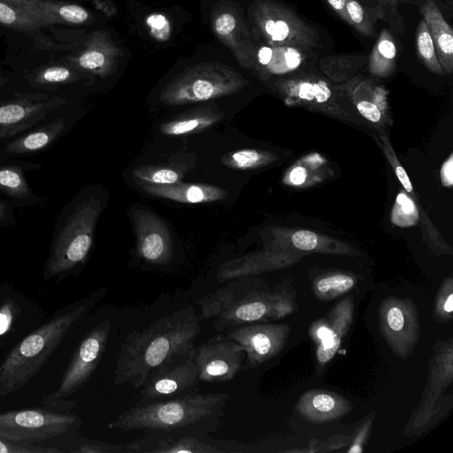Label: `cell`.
<instances>
[{
  "label": "cell",
  "instance_id": "6da1fadb",
  "mask_svg": "<svg viewBox=\"0 0 453 453\" xmlns=\"http://www.w3.org/2000/svg\"><path fill=\"white\" fill-rule=\"evenodd\" d=\"M199 318L185 307L130 333L122 342L113 372L114 385L139 389L153 372L175 356L195 348L201 332Z\"/></svg>",
  "mask_w": 453,
  "mask_h": 453
},
{
  "label": "cell",
  "instance_id": "7a4b0ae2",
  "mask_svg": "<svg viewBox=\"0 0 453 453\" xmlns=\"http://www.w3.org/2000/svg\"><path fill=\"white\" fill-rule=\"evenodd\" d=\"M107 291V288H100L56 310L39 327L0 356V397L18 391L35 378Z\"/></svg>",
  "mask_w": 453,
  "mask_h": 453
},
{
  "label": "cell",
  "instance_id": "3957f363",
  "mask_svg": "<svg viewBox=\"0 0 453 453\" xmlns=\"http://www.w3.org/2000/svg\"><path fill=\"white\" fill-rule=\"evenodd\" d=\"M229 395L192 392L177 397L136 403L108 424L113 430L206 434L218 427Z\"/></svg>",
  "mask_w": 453,
  "mask_h": 453
},
{
  "label": "cell",
  "instance_id": "277c9868",
  "mask_svg": "<svg viewBox=\"0 0 453 453\" xmlns=\"http://www.w3.org/2000/svg\"><path fill=\"white\" fill-rule=\"evenodd\" d=\"M103 199L88 189L76 194L59 211L42 269L46 280L78 274L90 255Z\"/></svg>",
  "mask_w": 453,
  "mask_h": 453
},
{
  "label": "cell",
  "instance_id": "5b68a950",
  "mask_svg": "<svg viewBox=\"0 0 453 453\" xmlns=\"http://www.w3.org/2000/svg\"><path fill=\"white\" fill-rule=\"evenodd\" d=\"M198 304L201 317L211 320L214 328L223 333L234 326L289 315L296 307V293L290 287H250L245 278L241 277L208 293Z\"/></svg>",
  "mask_w": 453,
  "mask_h": 453
},
{
  "label": "cell",
  "instance_id": "8992f818",
  "mask_svg": "<svg viewBox=\"0 0 453 453\" xmlns=\"http://www.w3.org/2000/svg\"><path fill=\"white\" fill-rule=\"evenodd\" d=\"M248 83L240 73L227 65L199 63L186 68L167 83L159 100L166 105L204 102L233 95Z\"/></svg>",
  "mask_w": 453,
  "mask_h": 453
},
{
  "label": "cell",
  "instance_id": "52a82bcc",
  "mask_svg": "<svg viewBox=\"0 0 453 453\" xmlns=\"http://www.w3.org/2000/svg\"><path fill=\"white\" fill-rule=\"evenodd\" d=\"M249 15L254 37L265 44L311 51L320 46L319 30L288 6L274 0H254Z\"/></svg>",
  "mask_w": 453,
  "mask_h": 453
},
{
  "label": "cell",
  "instance_id": "ba28073f",
  "mask_svg": "<svg viewBox=\"0 0 453 453\" xmlns=\"http://www.w3.org/2000/svg\"><path fill=\"white\" fill-rule=\"evenodd\" d=\"M111 330L105 319L93 326L76 346L56 390L43 396L42 406L59 411H71L76 405L73 396L91 377L104 352Z\"/></svg>",
  "mask_w": 453,
  "mask_h": 453
},
{
  "label": "cell",
  "instance_id": "9c48e42d",
  "mask_svg": "<svg viewBox=\"0 0 453 453\" xmlns=\"http://www.w3.org/2000/svg\"><path fill=\"white\" fill-rule=\"evenodd\" d=\"M71 101L65 95L28 88L0 96V146Z\"/></svg>",
  "mask_w": 453,
  "mask_h": 453
},
{
  "label": "cell",
  "instance_id": "30bf717a",
  "mask_svg": "<svg viewBox=\"0 0 453 453\" xmlns=\"http://www.w3.org/2000/svg\"><path fill=\"white\" fill-rule=\"evenodd\" d=\"M81 419L71 411L45 407L0 412V435L34 443L52 439L81 426Z\"/></svg>",
  "mask_w": 453,
  "mask_h": 453
},
{
  "label": "cell",
  "instance_id": "8fae6325",
  "mask_svg": "<svg viewBox=\"0 0 453 453\" xmlns=\"http://www.w3.org/2000/svg\"><path fill=\"white\" fill-rule=\"evenodd\" d=\"M80 117L71 101L46 119L0 146V163L28 159L53 147Z\"/></svg>",
  "mask_w": 453,
  "mask_h": 453
},
{
  "label": "cell",
  "instance_id": "7c38bea8",
  "mask_svg": "<svg viewBox=\"0 0 453 453\" xmlns=\"http://www.w3.org/2000/svg\"><path fill=\"white\" fill-rule=\"evenodd\" d=\"M429 372L419 404L405 427L404 434H418L440 410L443 394L453 380V341H437L429 362Z\"/></svg>",
  "mask_w": 453,
  "mask_h": 453
},
{
  "label": "cell",
  "instance_id": "4fadbf2b",
  "mask_svg": "<svg viewBox=\"0 0 453 453\" xmlns=\"http://www.w3.org/2000/svg\"><path fill=\"white\" fill-rule=\"evenodd\" d=\"M46 311L7 281L0 283V349L7 351L39 327Z\"/></svg>",
  "mask_w": 453,
  "mask_h": 453
},
{
  "label": "cell",
  "instance_id": "5bb4252c",
  "mask_svg": "<svg viewBox=\"0 0 453 453\" xmlns=\"http://www.w3.org/2000/svg\"><path fill=\"white\" fill-rule=\"evenodd\" d=\"M196 348L179 354L153 372L139 388L137 403L170 399L196 392Z\"/></svg>",
  "mask_w": 453,
  "mask_h": 453
},
{
  "label": "cell",
  "instance_id": "9a60e30c",
  "mask_svg": "<svg viewBox=\"0 0 453 453\" xmlns=\"http://www.w3.org/2000/svg\"><path fill=\"white\" fill-rule=\"evenodd\" d=\"M381 334L393 353L402 359L414 351L419 337L418 312L409 298L389 296L379 309Z\"/></svg>",
  "mask_w": 453,
  "mask_h": 453
},
{
  "label": "cell",
  "instance_id": "2e32d148",
  "mask_svg": "<svg viewBox=\"0 0 453 453\" xmlns=\"http://www.w3.org/2000/svg\"><path fill=\"white\" fill-rule=\"evenodd\" d=\"M128 453H234L244 451L234 440L210 438L205 434L148 433L126 444Z\"/></svg>",
  "mask_w": 453,
  "mask_h": 453
},
{
  "label": "cell",
  "instance_id": "e0dca14e",
  "mask_svg": "<svg viewBox=\"0 0 453 453\" xmlns=\"http://www.w3.org/2000/svg\"><path fill=\"white\" fill-rule=\"evenodd\" d=\"M223 334L242 348L247 365L254 367L271 360L285 348L290 326L288 324L252 323L228 328Z\"/></svg>",
  "mask_w": 453,
  "mask_h": 453
},
{
  "label": "cell",
  "instance_id": "ac0fdd59",
  "mask_svg": "<svg viewBox=\"0 0 453 453\" xmlns=\"http://www.w3.org/2000/svg\"><path fill=\"white\" fill-rule=\"evenodd\" d=\"M244 358L242 348L225 334L210 338L196 348L199 381L231 380L242 369Z\"/></svg>",
  "mask_w": 453,
  "mask_h": 453
},
{
  "label": "cell",
  "instance_id": "d6986e66",
  "mask_svg": "<svg viewBox=\"0 0 453 453\" xmlns=\"http://www.w3.org/2000/svg\"><path fill=\"white\" fill-rule=\"evenodd\" d=\"M353 307L351 296L345 297L326 318L311 325L310 336L316 345V360L319 368L335 356L347 335L353 319Z\"/></svg>",
  "mask_w": 453,
  "mask_h": 453
},
{
  "label": "cell",
  "instance_id": "ffe728a7",
  "mask_svg": "<svg viewBox=\"0 0 453 453\" xmlns=\"http://www.w3.org/2000/svg\"><path fill=\"white\" fill-rule=\"evenodd\" d=\"M132 221L136 236V254L151 265H165L173 256V242L165 222L155 213L135 209Z\"/></svg>",
  "mask_w": 453,
  "mask_h": 453
},
{
  "label": "cell",
  "instance_id": "44dd1931",
  "mask_svg": "<svg viewBox=\"0 0 453 453\" xmlns=\"http://www.w3.org/2000/svg\"><path fill=\"white\" fill-rule=\"evenodd\" d=\"M311 57V51L288 46L258 44L255 42L243 67L266 81L294 73Z\"/></svg>",
  "mask_w": 453,
  "mask_h": 453
},
{
  "label": "cell",
  "instance_id": "7402d4cb",
  "mask_svg": "<svg viewBox=\"0 0 453 453\" xmlns=\"http://www.w3.org/2000/svg\"><path fill=\"white\" fill-rule=\"evenodd\" d=\"M17 73L28 89L65 96H68V90L90 83L76 69L58 58Z\"/></svg>",
  "mask_w": 453,
  "mask_h": 453
},
{
  "label": "cell",
  "instance_id": "603a6c76",
  "mask_svg": "<svg viewBox=\"0 0 453 453\" xmlns=\"http://www.w3.org/2000/svg\"><path fill=\"white\" fill-rule=\"evenodd\" d=\"M19 8L41 27L81 26L92 22L93 14L84 6L67 0H5Z\"/></svg>",
  "mask_w": 453,
  "mask_h": 453
},
{
  "label": "cell",
  "instance_id": "cb8c5ba5",
  "mask_svg": "<svg viewBox=\"0 0 453 453\" xmlns=\"http://www.w3.org/2000/svg\"><path fill=\"white\" fill-rule=\"evenodd\" d=\"M42 165L28 159H12L0 163V195L18 209L43 205L48 197L35 194L26 173L42 168Z\"/></svg>",
  "mask_w": 453,
  "mask_h": 453
},
{
  "label": "cell",
  "instance_id": "d4e9b609",
  "mask_svg": "<svg viewBox=\"0 0 453 453\" xmlns=\"http://www.w3.org/2000/svg\"><path fill=\"white\" fill-rule=\"evenodd\" d=\"M0 35L8 37V40L21 38L37 50L50 52L57 50V44L48 30L5 0H0Z\"/></svg>",
  "mask_w": 453,
  "mask_h": 453
},
{
  "label": "cell",
  "instance_id": "484cf974",
  "mask_svg": "<svg viewBox=\"0 0 453 453\" xmlns=\"http://www.w3.org/2000/svg\"><path fill=\"white\" fill-rule=\"evenodd\" d=\"M211 24L215 35L243 66L255 41L238 9L231 4L219 7L212 14Z\"/></svg>",
  "mask_w": 453,
  "mask_h": 453
},
{
  "label": "cell",
  "instance_id": "4316f807",
  "mask_svg": "<svg viewBox=\"0 0 453 453\" xmlns=\"http://www.w3.org/2000/svg\"><path fill=\"white\" fill-rule=\"evenodd\" d=\"M271 85L286 101L291 103L319 105L333 100L334 93L328 82L309 73L280 77Z\"/></svg>",
  "mask_w": 453,
  "mask_h": 453
},
{
  "label": "cell",
  "instance_id": "83f0119b",
  "mask_svg": "<svg viewBox=\"0 0 453 453\" xmlns=\"http://www.w3.org/2000/svg\"><path fill=\"white\" fill-rule=\"evenodd\" d=\"M300 416L311 423H325L340 418L352 410L351 403L342 395L325 389H311L302 395L296 403Z\"/></svg>",
  "mask_w": 453,
  "mask_h": 453
},
{
  "label": "cell",
  "instance_id": "f1b7e54d",
  "mask_svg": "<svg viewBox=\"0 0 453 453\" xmlns=\"http://www.w3.org/2000/svg\"><path fill=\"white\" fill-rule=\"evenodd\" d=\"M149 195L184 203H203L225 200L227 193L220 187L203 183L152 184L136 180Z\"/></svg>",
  "mask_w": 453,
  "mask_h": 453
},
{
  "label": "cell",
  "instance_id": "f546056e",
  "mask_svg": "<svg viewBox=\"0 0 453 453\" xmlns=\"http://www.w3.org/2000/svg\"><path fill=\"white\" fill-rule=\"evenodd\" d=\"M419 12L433 39L443 73L453 70V30L444 19L435 0H418Z\"/></svg>",
  "mask_w": 453,
  "mask_h": 453
},
{
  "label": "cell",
  "instance_id": "4dcf8cb0",
  "mask_svg": "<svg viewBox=\"0 0 453 453\" xmlns=\"http://www.w3.org/2000/svg\"><path fill=\"white\" fill-rule=\"evenodd\" d=\"M353 101L358 112L372 123L381 120V109L386 104V91L383 87L370 81H358L349 84Z\"/></svg>",
  "mask_w": 453,
  "mask_h": 453
},
{
  "label": "cell",
  "instance_id": "1f68e13d",
  "mask_svg": "<svg viewBox=\"0 0 453 453\" xmlns=\"http://www.w3.org/2000/svg\"><path fill=\"white\" fill-rule=\"evenodd\" d=\"M221 118L220 111L210 107L202 108L163 123L160 132L170 136L202 132L214 126Z\"/></svg>",
  "mask_w": 453,
  "mask_h": 453
},
{
  "label": "cell",
  "instance_id": "d6a6232c",
  "mask_svg": "<svg viewBox=\"0 0 453 453\" xmlns=\"http://www.w3.org/2000/svg\"><path fill=\"white\" fill-rule=\"evenodd\" d=\"M397 50L388 30L383 29L368 58L370 73L377 77L390 75L396 67Z\"/></svg>",
  "mask_w": 453,
  "mask_h": 453
},
{
  "label": "cell",
  "instance_id": "836d02e7",
  "mask_svg": "<svg viewBox=\"0 0 453 453\" xmlns=\"http://www.w3.org/2000/svg\"><path fill=\"white\" fill-rule=\"evenodd\" d=\"M356 283L354 276L335 273L317 278L312 288L319 299L328 301L349 292Z\"/></svg>",
  "mask_w": 453,
  "mask_h": 453
},
{
  "label": "cell",
  "instance_id": "e575fe53",
  "mask_svg": "<svg viewBox=\"0 0 453 453\" xmlns=\"http://www.w3.org/2000/svg\"><path fill=\"white\" fill-rule=\"evenodd\" d=\"M346 10L349 25L365 36H374L375 22L378 19L383 18V12L379 7L366 9L357 0H346Z\"/></svg>",
  "mask_w": 453,
  "mask_h": 453
},
{
  "label": "cell",
  "instance_id": "d590c367",
  "mask_svg": "<svg viewBox=\"0 0 453 453\" xmlns=\"http://www.w3.org/2000/svg\"><path fill=\"white\" fill-rule=\"evenodd\" d=\"M273 156L263 150L243 149L229 152L221 157V163L226 167L236 170H250L267 165Z\"/></svg>",
  "mask_w": 453,
  "mask_h": 453
},
{
  "label": "cell",
  "instance_id": "8d00e7d4",
  "mask_svg": "<svg viewBox=\"0 0 453 453\" xmlns=\"http://www.w3.org/2000/svg\"><path fill=\"white\" fill-rule=\"evenodd\" d=\"M133 176L136 180L166 185L180 182L184 173L173 165H151L135 168Z\"/></svg>",
  "mask_w": 453,
  "mask_h": 453
},
{
  "label": "cell",
  "instance_id": "74e56055",
  "mask_svg": "<svg viewBox=\"0 0 453 453\" xmlns=\"http://www.w3.org/2000/svg\"><path fill=\"white\" fill-rule=\"evenodd\" d=\"M416 45L418 58L433 73L442 75L443 70L440 65L434 44L425 21H419L416 33Z\"/></svg>",
  "mask_w": 453,
  "mask_h": 453
},
{
  "label": "cell",
  "instance_id": "f35d334b",
  "mask_svg": "<svg viewBox=\"0 0 453 453\" xmlns=\"http://www.w3.org/2000/svg\"><path fill=\"white\" fill-rule=\"evenodd\" d=\"M418 220V211L415 202L407 194L400 192L391 212V221L401 227L414 226Z\"/></svg>",
  "mask_w": 453,
  "mask_h": 453
},
{
  "label": "cell",
  "instance_id": "ab89813d",
  "mask_svg": "<svg viewBox=\"0 0 453 453\" xmlns=\"http://www.w3.org/2000/svg\"><path fill=\"white\" fill-rule=\"evenodd\" d=\"M453 313V280L448 277L441 285L434 305V316L437 321L447 322Z\"/></svg>",
  "mask_w": 453,
  "mask_h": 453
},
{
  "label": "cell",
  "instance_id": "60d3db41",
  "mask_svg": "<svg viewBox=\"0 0 453 453\" xmlns=\"http://www.w3.org/2000/svg\"><path fill=\"white\" fill-rule=\"evenodd\" d=\"M73 453H128L126 444H116L98 440L81 439L73 449Z\"/></svg>",
  "mask_w": 453,
  "mask_h": 453
},
{
  "label": "cell",
  "instance_id": "b9f144b4",
  "mask_svg": "<svg viewBox=\"0 0 453 453\" xmlns=\"http://www.w3.org/2000/svg\"><path fill=\"white\" fill-rule=\"evenodd\" d=\"M62 450L34 443L17 441L0 435V453H60Z\"/></svg>",
  "mask_w": 453,
  "mask_h": 453
},
{
  "label": "cell",
  "instance_id": "7bdbcfd3",
  "mask_svg": "<svg viewBox=\"0 0 453 453\" xmlns=\"http://www.w3.org/2000/svg\"><path fill=\"white\" fill-rule=\"evenodd\" d=\"M145 25L151 37L160 42L169 40L172 27L168 18L162 13H151L145 19Z\"/></svg>",
  "mask_w": 453,
  "mask_h": 453
},
{
  "label": "cell",
  "instance_id": "ee69618b",
  "mask_svg": "<svg viewBox=\"0 0 453 453\" xmlns=\"http://www.w3.org/2000/svg\"><path fill=\"white\" fill-rule=\"evenodd\" d=\"M22 88H27L20 75L0 66V96Z\"/></svg>",
  "mask_w": 453,
  "mask_h": 453
},
{
  "label": "cell",
  "instance_id": "f6af8a7d",
  "mask_svg": "<svg viewBox=\"0 0 453 453\" xmlns=\"http://www.w3.org/2000/svg\"><path fill=\"white\" fill-rule=\"evenodd\" d=\"M293 246L302 251H311L319 246L317 234L309 230L296 231L291 237Z\"/></svg>",
  "mask_w": 453,
  "mask_h": 453
},
{
  "label": "cell",
  "instance_id": "bcb514c9",
  "mask_svg": "<svg viewBox=\"0 0 453 453\" xmlns=\"http://www.w3.org/2000/svg\"><path fill=\"white\" fill-rule=\"evenodd\" d=\"M17 209L12 202L0 196V233L17 224Z\"/></svg>",
  "mask_w": 453,
  "mask_h": 453
},
{
  "label": "cell",
  "instance_id": "7dc6e473",
  "mask_svg": "<svg viewBox=\"0 0 453 453\" xmlns=\"http://www.w3.org/2000/svg\"><path fill=\"white\" fill-rule=\"evenodd\" d=\"M374 412L363 423L356 434L353 441L347 450L348 453H360L363 451L365 442L368 438V434L372 424Z\"/></svg>",
  "mask_w": 453,
  "mask_h": 453
},
{
  "label": "cell",
  "instance_id": "c3c4849f",
  "mask_svg": "<svg viewBox=\"0 0 453 453\" xmlns=\"http://www.w3.org/2000/svg\"><path fill=\"white\" fill-rule=\"evenodd\" d=\"M401 0H378L379 8L383 12V18L387 16L388 19H395L398 16V4Z\"/></svg>",
  "mask_w": 453,
  "mask_h": 453
},
{
  "label": "cell",
  "instance_id": "681fc988",
  "mask_svg": "<svg viewBox=\"0 0 453 453\" xmlns=\"http://www.w3.org/2000/svg\"><path fill=\"white\" fill-rule=\"evenodd\" d=\"M441 182L446 187H451L453 184V157L449 156L441 169Z\"/></svg>",
  "mask_w": 453,
  "mask_h": 453
},
{
  "label": "cell",
  "instance_id": "f907efd6",
  "mask_svg": "<svg viewBox=\"0 0 453 453\" xmlns=\"http://www.w3.org/2000/svg\"><path fill=\"white\" fill-rule=\"evenodd\" d=\"M307 171L302 165L295 166L289 173L288 179L291 184L299 186L305 182L307 179Z\"/></svg>",
  "mask_w": 453,
  "mask_h": 453
},
{
  "label": "cell",
  "instance_id": "816d5d0a",
  "mask_svg": "<svg viewBox=\"0 0 453 453\" xmlns=\"http://www.w3.org/2000/svg\"><path fill=\"white\" fill-rule=\"evenodd\" d=\"M349 441V437L343 435H335L330 438L325 444L322 445L321 451H332L339 449L346 445Z\"/></svg>",
  "mask_w": 453,
  "mask_h": 453
},
{
  "label": "cell",
  "instance_id": "f5cc1de1",
  "mask_svg": "<svg viewBox=\"0 0 453 453\" xmlns=\"http://www.w3.org/2000/svg\"><path fill=\"white\" fill-rule=\"evenodd\" d=\"M393 165L395 168V174L399 179L400 182L402 183L403 187L404 188V189L408 193L412 192V185L405 170L403 168V166L398 163L396 159L393 161Z\"/></svg>",
  "mask_w": 453,
  "mask_h": 453
},
{
  "label": "cell",
  "instance_id": "db71d44e",
  "mask_svg": "<svg viewBox=\"0 0 453 453\" xmlns=\"http://www.w3.org/2000/svg\"><path fill=\"white\" fill-rule=\"evenodd\" d=\"M326 2L343 21L350 23L346 10V0H326Z\"/></svg>",
  "mask_w": 453,
  "mask_h": 453
},
{
  "label": "cell",
  "instance_id": "11a10c76",
  "mask_svg": "<svg viewBox=\"0 0 453 453\" xmlns=\"http://www.w3.org/2000/svg\"><path fill=\"white\" fill-rule=\"evenodd\" d=\"M92 4L105 15L110 16L115 13V8L110 0H92Z\"/></svg>",
  "mask_w": 453,
  "mask_h": 453
},
{
  "label": "cell",
  "instance_id": "9f6ffc18",
  "mask_svg": "<svg viewBox=\"0 0 453 453\" xmlns=\"http://www.w3.org/2000/svg\"><path fill=\"white\" fill-rule=\"evenodd\" d=\"M4 354V351L2 349H0V356H2Z\"/></svg>",
  "mask_w": 453,
  "mask_h": 453
}]
</instances>
